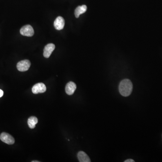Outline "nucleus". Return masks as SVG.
Wrapping results in <instances>:
<instances>
[{
	"label": "nucleus",
	"instance_id": "f257e3e1",
	"mask_svg": "<svg viewBox=\"0 0 162 162\" xmlns=\"http://www.w3.org/2000/svg\"><path fill=\"white\" fill-rule=\"evenodd\" d=\"M133 85L131 81L125 79L122 81L119 85V91L121 95L123 96H128L131 94Z\"/></svg>",
	"mask_w": 162,
	"mask_h": 162
},
{
	"label": "nucleus",
	"instance_id": "f03ea898",
	"mask_svg": "<svg viewBox=\"0 0 162 162\" xmlns=\"http://www.w3.org/2000/svg\"><path fill=\"white\" fill-rule=\"evenodd\" d=\"M31 65V63L28 59L21 60L18 63L17 68L18 71L21 72H25L28 70Z\"/></svg>",
	"mask_w": 162,
	"mask_h": 162
},
{
	"label": "nucleus",
	"instance_id": "7ed1b4c3",
	"mask_svg": "<svg viewBox=\"0 0 162 162\" xmlns=\"http://www.w3.org/2000/svg\"><path fill=\"white\" fill-rule=\"evenodd\" d=\"M20 33L21 35L26 37H32L34 35V31L32 27L30 25L24 26L21 28Z\"/></svg>",
	"mask_w": 162,
	"mask_h": 162
},
{
	"label": "nucleus",
	"instance_id": "20e7f679",
	"mask_svg": "<svg viewBox=\"0 0 162 162\" xmlns=\"http://www.w3.org/2000/svg\"><path fill=\"white\" fill-rule=\"evenodd\" d=\"M0 139L3 142L8 145L14 144L15 141L14 138L11 135L6 132H2L0 135Z\"/></svg>",
	"mask_w": 162,
	"mask_h": 162
},
{
	"label": "nucleus",
	"instance_id": "39448f33",
	"mask_svg": "<svg viewBox=\"0 0 162 162\" xmlns=\"http://www.w3.org/2000/svg\"><path fill=\"white\" fill-rule=\"evenodd\" d=\"M47 90L46 86L43 83H38L33 86L32 89L33 93L35 94L44 93Z\"/></svg>",
	"mask_w": 162,
	"mask_h": 162
},
{
	"label": "nucleus",
	"instance_id": "423d86ee",
	"mask_svg": "<svg viewBox=\"0 0 162 162\" xmlns=\"http://www.w3.org/2000/svg\"><path fill=\"white\" fill-rule=\"evenodd\" d=\"M65 21L63 18L59 16L55 19L54 23V25L55 29L58 30H62L64 28Z\"/></svg>",
	"mask_w": 162,
	"mask_h": 162
},
{
	"label": "nucleus",
	"instance_id": "0eeeda50",
	"mask_svg": "<svg viewBox=\"0 0 162 162\" xmlns=\"http://www.w3.org/2000/svg\"><path fill=\"white\" fill-rule=\"evenodd\" d=\"M55 49V45L52 43H50L46 45L44 48L43 55L46 58H48Z\"/></svg>",
	"mask_w": 162,
	"mask_h": 162
},
{
	"label": "nucleus",
	"instance_id": "6e6552de",
	"mask_svg": "<svg viewBox=\"0 0 162 162\" xmlns=\"http://www.w3.org/2000/svg\"><path fill=\"white\" fill-rule=\"evenodd\" d=\"M76 84L73 82H69L65 86V91L68 95H72L76 90Z\"/></svg>",
	"mask_w": 162,
	"mask_h": 162
},
{
	"label": "nucleus",
	"instance_id": "1a4fd4ad",
	"mask_svg": "<svg viewBox=\"0 0 162 162\" xmlns=\"http://www.w3.org/2000/svg\"><path fill=\"white\" fill-rule=\"evenodd\" d=\"M87 10V6L86 5L79 6L75 10V16L77 18H78L81 14L85 13Z\"/></svg>",
	"mask_w": 162,
	"mask_h": 162
},
{
	"label": "nucleus",
	"instance_id": "9d476101",
	"mask_svg": "<svg viewBox=\"0 0 162 162\" xmlns=\"http://www.w3.org/2000/svg\"><path fill=\"white\" fill-rule=\"evenodd\" d=\"M78 158L80 162H90V158L84 152L80 151L78 154Z\"/></svg>",
	"mask_w": 162,
	"mask_h": 162
},
{
	"label": "nucleus",
	"instance_id": "9b49d317",
	"mask_svg": "<svg viewBox=\"0 0 162 162\" xmlns=\"http://www.w3.org/2000/svg\"><path fill=\"white\" fill-rule=\"evenodd\" d=\"M38 122V120L36 117H30L28 120V124L31 129L35 128L36 124Z\"/></svg>",
	"mask_w": 162,
	"mask_h": 162
},
{
	"label": "nucleus",
	"instance_id": "f8f14e48",
	"mask_svg": "<svg viewBox=\"0 0 162 162\" xmlns=\"http://www.w3.org/2000/svg\"><path fill=\"white\" fill-rule=\"evenodd\" d=\"M4 94V92H3V91L2 90L0 89V98L2 97Z\"/></svg>",
	"mask_w": 162,
	"mask_h": 162
},
{
	"label": "nucleus",
	"instance_id": "ddd939ff",
	"mask_svg": "<svg viewBox=\"0 0 162 162\" xmlns=\"http://www.w3.org/2000/svg\"><path fill=\"white\" fill-rule=\"evenodd\" d=\"M135 161L133 160V159H127V160H125L124 161V162H134Z\"/></svg>",
	"mask_w": 162,
	"mask_h": 162
},
{
	"label": "nucleus",
	"instance_id": "4468645a",
	"mask_svg": "<svg viewBox=\"0 0 162 162\" xmlns=\"http://www.w3.org/2000/svg\"><path fill=\"white\" fill-rule=\"evenodd\" d=\"M32 162H39V161H33Z\"/></svg>",
	"mask_w": 162,
	"mask_h": 162
}]
</instances>
